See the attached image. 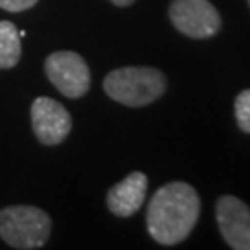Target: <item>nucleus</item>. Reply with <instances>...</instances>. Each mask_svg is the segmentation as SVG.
<instances>
[{
  "instance_id": "nucleus-13",
  "label": "nucleus",
  "mask_w": 250,
  "mask_h": 250,
  "mask_svg": "<svg viewBox=\"0 0 250 250\" xmlns=\"http://www.w3.org/2000/svg\"><path fill=\"white\" fill-rule=\"evenodd\" d=\"M249 4H250V0H249Z\"/></svg>"
},
{
  "instance_id": "nucleus-7",
  "label": "nucleus",
  "mask_w": 250,
  "mask_h": 250,
  "mask_svg": "<svg viewBox=\"0 0 250 250\" xmlns=\"http://www.w3.org/2000/svg\"><path fill=\"white\" fill-rule=\"evenodd\" d=\"M217 226L233 250H250V208L241 198L224 195L215 204Z\"/></svg>"
},
{
  "instance_id": "nucleus-9",
  "label": "nucleus",
  "mask_w": 250,
  "mask_h": 250,
  "mask_svg": "<svg viewBox=\"0 0 250 250\" xmlns=\"http://www.w3.org/2000/svg\"><path fill=\"white\" fill-rule=\"evenodd\" d=\"M21 60V36L13 22L0 21V69H11Z\"/></svg>"
},
{
  "instance_id": "nucleus-12",
  "label": "nucleus",
  "mask_w": 250,
  "mask_h": 250,
  "mask_svg": "<svg viewBox=\"0 0 250 250\" xmlns=\"http://www.w3.org/2000/svg\"><path fill=\"white\" fill-rule=\"evenodd\" d=\"M111 4H115L119 8H128V6H132L135 0H109Z\"/></svg>"
},
{
  "instance_id": "nucleus-8",
  "label": "nucleus",
  "mask_w": 250,
  "mask_h": 250,
  "mask_svg": "<svg viewBox=\"0 0 250 250\" xmlns=\"http://www.w3.org/2000/svg\"><path fill=\"white\" fill-rule=\"evenodd\" d=\"M146 189H148L146 174L141 170L130 172L125 180H121L107 191V209L117 217H132L143 206L146 198Z\"/></svg>"
},
{
  "instance_id": "nucleus-3",
  "label": "nucleus",
  "mask_w": 250,
  "mask_h": 250,
  "mask_svg": "<svg viewBox=\"0 0 250 250\" xmlns=\"http://www.w3.org/2000/svg\"><path fill=\"white\" fill-rule=\"evenodd\" d=\"M50 232V217L36 206H8L0 209V237L13 249H41Z\"/></svg>"
},
{
  "instance_id": "nucleus-4",
  "label": "nucleus",
  "mask_w": 250,
  "mask_h": 250,
  "mask_svg": "<svg viewBox=\"0 0 250 250\" xmlns=\"http://www.w3.org/2000/svg\"><path fill=\"white\" fill-rule=\"evenodd\" d=\"M45 72L50 83L67 99H80L91 87L89 65L72 50L50 54L45 60Z\"/></svg>"
},
{
  "instance_id": "nucleus-11",
  "label": "nucleus",
  "mask_w": 250,
  "mask_h": 250,
  "mask_svg": "<svg viewBox=\"0 0 250 250\" xmlns=\"http://www.w3.org/2000/svg\"><path fill=\"white\" fill-rule=\"evenodd\" d=\"M39 0H0V8L11 11V13H19L24 9L34 8Z\"/></svg>"
},
{
  "instance_id": "nucleus-6",
  "label": "nucleus",
  "mask_w": 250,
  "mask_h": 250,
  "mask_svg": "<svg viewBox=\"0 0 250 250\" xmlns=\"http://www.w3.org/2000/svg\"><path fill=\"white\" fill-rule=\"evenodd\" d=\"M30 115L34 134L43 145H60L71 134L72 119L69 111L50 97H37L30 107Z\"/></svg>"
},
{
  "instance_id": "nucleus-5",
  "label": "nucleus",
  "mask_w": 250,
  "mask_h": 250,
  "mask_svg": "<svg viewBox=\"0 0 250 250\" xmlns=\"http://www.w3.org/2000/svg\"><path fill=\"white\" fill-rule=\"evenodd\" d=\"M169 19L180 34L191 39H209L223 26L221 13L209 0H172Z\"/></svg>"
},
{
  "instance_id": "nucleus-2",
  "label": "nucleus",
  "mask_w": 250,
  "mask_h": 250,
  "mask_svg": "<svg viewBox=\"0 0 250 250\" xmlns=\"http://www.w3.org/2000/svg\"><path fill=\"white\" fill-rule=\"evenodd\" d=\"M104 91L123 106L143 107L163 97L167 78L154 67H121L104 78Z\"/></svg>"
},
{
  "instance_id": "nucleus-1",
  "label": "nucleus",
  "mask_w": 250,
  "mask_h": 250,
  "mask_svg": "<svg viewBox=\"0 0 250 250\" xmlns=\"http://www.w3.org/2000/svg\"><path fill=\"white\" fill-rule=\"evenodd\" d=\"M200 217V197L188 182H170L160 188L148 202L146 228L150 237L160 245L172 247L197 226Z\"/></svg>"
},
{
  "instance_id": "nucleus-10",
  "label": "nucleus",
  "mask_w": 250,
  "mask_h": 250,
  "mask_svg": "<svg viewBox=\"0 0 250 250\" xmlns=\"http://www.w3.org/2000/svg\"><path fill=\"white\" fill-rule=\"evenodd\" d=\"M233 113L237 126L245 134H250V89L241 91L233 102Z\"/></svg>"
}]
</instances>
